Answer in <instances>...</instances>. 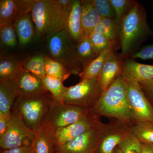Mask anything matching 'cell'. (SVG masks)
Instances as JSON below:
<instances>
[{"label":"cell","mask_w":153,"mask_h":153,"mask_svg":"<svg viewBox=\"0 0 153 153\" xmlns=\"http://www.w3.org/2000/svg\"><path fill=\"white\" fill-rule=\"evenodd\" d=\"M45 57L43 55H37L27 57L21 62L23 70L31 72L43 79L46 76L44 69Z\"/></svg>","instance_id":"cell-28"},{"label":"cell","mask_w":153,"mask_h":153,"mask_svg":"<svg viewBox=\"0 0 153 153\" xmlns=\"http://www.w3.org/2000/svg\"><path fill=\"white\" fill-rule=\"evenodd\" d=\"M36 131L25 123L19 113L11 110V117L5 131L0 137V147L2 150L29 146L34 138Z\"/></svg>","instance_id":"cell-5"},{"label":"cell","mask_w":153,"mask_h":153,"mask_svg":"<svg viewBox=\"0 0 153 153\" xmlns=\"http://www.w3.org/2000/svg\"><path fill=\"white\" fill-rule=\"evenodd\" d=\"M14 25L20 44L22 46H25L30 44L36 33V27L32 20L31 13L21 17Z\"/></svg>","instance_id":"cell-21"},{"label":"cell","mask_w":153,"mask_h":153,"mask_svg":"<svg viewBox=\"0 0 153 153\" xmlns=\"http://www.w3.org/2000/svg\"><path fill=\"white\" fill-rule=\"evenodd\" d=\"M47 43L51 57L63 63L71 74L79 75L83 67L76 56L75 44L66 29L49 35Z\"/></svg>","instance_id":"cell-4"},{"label":"cell","mask_w":153,"mask_h":153,"mask_svg":"<svg viewBox=\"0 0 153 153\" xmlns=\"http://www.w3.org/2000/svg\"><path fill=\"white\" fill-rule=\"evenodd\" d=\"M121 74L125 79L139 83L153 82V65L137 63L131 58H124Z\"/></svg>","instance_id":"cell-17"},{"label":"cell","mask_w":153,"mask_h":153,"mask_svg":"<svg viewBox=\"0 0 153 153\" xmlns=\"http://www.w3.org/2000/svg\"><path fill=\"white\" fill-rule=\"evenodd\" d=\"M81 14L82 1L72 0L67 18L66 29L75 45L82 38Z\"/></svg>","instance_id":"cell-18"},{"label":"cell","mask_w":153,"mask_h":153,"mask_svg":"<svg viewBox=\"0 0 153 153\" xmlns=\"http://www.w3.org/2000/svg\"><path fill=\"white\" fill-rule=\"evenodd\" d=\"M96 153V152H94V153Z\"/></svg>","instance_id":"cell-42"},{"label":"cell","mask_w":153,"mask_h":153,"mask_svg":"<svg viewBox=\"0 0 153 153\" xmlns=\"http://www.w3.org/2000/svg\"><path fill=\"white\" fill-rule=\"evenodd\" d=\"M54 101L49 92L32 96L18 97L12 109L21 115L30 128L36 131L45 121Z\"/></svg>","instance_id":"cell-3"},{"label":"cell","mask_w":153,"mask_h":153,"mask_svg":"<svg viewBox=\"0 0 153 153\" xmlns=\"http://www.w3.org/2000/svg\"><path fill=\"white\" fill-rule=\"evenodd\" d=\"M144 93L148 94L153 97V82L139 83Z\"/></svg>","instance_id":"cell-38"},{"label":"cell","mask_w":153,"mask_h":153,"mask_svg":"<svg viewBox=\"0 0 153 153\" xmlns=\"http://www.w3.org/2000/svg\"><path fill=\"white\" fill-rule=\"evenodd\" d=\"M23 70L22 63L12 55H1L0 80L13 81Z\"/></svg>","instance_id":"cell-22"},{"label":"cell","mask_w":153,"mask_h":153,"mask_svg":"<svg viewBox=\"0 0 153 153\" xmlns=\"http://www.w3.org/2000/svg\"><path fill=\"white\" fill-rule=\"evenodd\" d=\"M72 0H47L44 14L46 36L66 29Z\"/></svg>","instance_id":"cell-10"},{"label":"cell","mask_w":153,"mask_h":153,"mask_svg":"<svg viewBox=\"0 0 153 153\" xmlns=\"http://www.w3.org/2000/svg\"><path fill=\"white\" fill-rule=\"evenodd\" d=\"M100 122L98 116L91 110L72 124L56 129L57 146L64 144L89 130Z\"/></svg>","instance_id":"cell-12"},{"label":"cell","mask_w":153,"mask_h":153,"mask_svg":"<svg viewBox=\"0 0 153 153\" xmlns=\"http://www.w3.org/2000/svg\"><path fill=\"white\" fill-rule=\"evenodd\" d=\"M126 79L128 97L136 123H153V107L145 95L139 83Z\"/></svg>","instance_id":"cell-9"},{"label":"cell","mask_w":153,"mask_h":153,"mask_svg":"<svg viewBox=\"0 0 153 153\" xmlns=\"http://www.w3.org/2000/svg\"><path fill=\"white\" fill-rule=\"evenodd\" d=\"M105 124L100 122L89 130L64 144L57 146L61 153L95 152Z\"/></svg>","instance_id":"cell-8"},{"label":"cell","mask_w":153,"mask_h":153,"mask_svg":"<svg viewBox=\"0 0 153 153\" xmlns=\"http://www.w3.org/2000/svg\"><path fill=\"white\" fill-rule=\"evenodd\" d=\"M152 35L145 9L135 1L130 10L120 22L121 55L124 58H128L138 46Z\"/></svg>","instance_id":"cell-2"},{"label":"cell","mask_w":153,"mask_h":153,"mask_svg":"<svg viewBox=\"0 0 153 153\" xmlns=\"http://www.w3.org/2000/svg\"><path fill=\"white\" fill-rule=\"evenodd\" d=\"M44 69L46 75L58 78L63 82L71 75L63 63L48 56L44 59Z\"/></svg>","instance_id":"cell-25"},{"label":"cell","mask_w":153,"mask_h":153,"mask_svg":"<svg viewBox=\"0 0 153 153\" xmlns=\"http://www.w3.org/2000/svg\"><path fill=\"white\" fill-rule=\"evenodd\" d=\"M103 92L97 77L80 80L76 85L66 87L64 103L91 109Z\"/></svg>","instance_id":"cell-6"},{"label":"cell","mask_w":153,"mask_h":153,"mask_svg":"<svg viewBox=\"0 0 153 153\" xmlns=\"http://www.w3.org/2000/svg\"><path fill=\"white\" fill-rule=\"evenodd\" d=\"M112 51L114 50L112 49H106L101 52L94 60H92L79 73V75L80 80L97 77L104 65L107 57Z\"/></svg>","instance_id":"cell-24"},{"label":"cell","mask_w":153,"mask_h":153,"mask_svg":"<svg viewBox=\"0 0 153 153\" xmlns=\"http://www.w3.org/2000/svg\"><path fill=\"white\" fill-rule=\"evenodd\" d=\"M56 153H61L59 152H56Z\"/></svg>","instance_id":"cell-41"},{"label":"cell","mask_w":153,"mask_h":153,"mask_svg":"<svg viewBox=\"0 0 153 153\" xmlns=\"http://www.w3.org/2000/svg\"><path fill=\"white\" fill-rule=\"evenodd\" d=\"M92 50L98 56L101 52L107 49L117 50L113 44L100 34L93 33L89 37Z\"/></svg>","instance_id":"cell-30"},{"label":"cell","mask_w":153,"mask_h":153,"mask_svg":"<svg viewBox=\"0 0 153 153\" xmlns=\"http://www.w3.org/2000/svg\"><path fill=\"white\" fill-rule=\"evenodd\" d=\"M37 0H1L0 27L14 25L24 15L30 13Z\"/></svg>","instance_id":"cell-13"},{"label":"cell","mask_w":153,"mask_h":153,"mask_svg":"<svg viewBox=\"0 0 153 153\" xmlns=\"http://www.w3.org/2000/svg\"><path fill=\"white\" fill-rule=\"evenodd\" d=\"M112 153H123L122 151L118 147V146L115 149L114 151H113Z\"/></svg>","instance_id":"cell-40"},{"label":"cell","mask_w":153,"mask_h":153,"mask_svg":"<svg viewBox=\"0 0 153 153\" xmlns=\"http://www.w3.org/2000/svg\"><path fill=\"white\" fill-rule=\"evenodd\" d=\"M98 116L112 117L123 122L131 123L134 116L129 102L126 81L120 74L90 109Z\"/></svg>","instance_id":"cell-1"},{"label":"cell","mask_w":153,"mask_h":153,"mask_svg":"<svg viewBox=\"0 0 153 153\" xmlns=\"http://www.w3.org/2000/svg\"><path fill=\"white\" fill-rule=\"evenodd\" d=\"M123 153H142V143L131 131L119 145Z\"/></svg>","instance_id":"cell-32"},{"label":"cell","mask_w":153,"mask_h":153,"mask_svg":"<svg viewBox=\"0 0 153 153\" xmlns=\"http://www.w3.org/2000/svg\"><path fill=\"white\" fill-rule=\"evenodd\" d=\"M131 131L142 143L153 146V123H136L132 125Z\"/></svg>","instance_id":"cell-29"},{"label":"cell","mask_w":153,"mask_h":153,"mask_svg":"<svg viewBox=\"0 0 153 153\" xmlns=\"http://www.w3.org/2000/svg\"><path fill=\"white\" fill-rule=\"evenodd\" d=\"M93 33L105 37L114 45L117 50L120 48L119 37V23L116 19L102 18Z\"/></svg>","instance_id":"cell-20"},{"label":"cell","mask_w":153,"mask_h":153,"mask_svg":"<svg viewBox=\"0 0 153 153\" xmlns=\"http://www.w3.org/2000/svg\"><path fill=\"white\" fill-rule=\"evenodd\" d=\"M142 153H153V146L142 143Z\"/></svg>","instance_id":"cell-39"},{"label":"cell","mask_w":153,"mask_h":153,"mask_svg":"<svg viewBox=\"0 0 153 153\" xmlns=\"http://www.w3.org/2000/svg\"><path fill=\"white\" fill-rule=\"evenodd\" d=\"M30 147V153H56L57 152L56 129L45 121L36 131Z\"/></svg>","instance_id":"cell-14"},{"label":"cell","mask_w":153,"mask_h":153,"mask_svg":"<svg viewBox=\"0 0 153 153\" xmlns=\"http://www.w3.org/2000/svg\"><path fill=\"white\" fill-rule=\"evenodd\" d=\"M30 146L2 150L1 153H30Z\"/></svg>","instance_id":"cell-37"},{"label":"cell","mask_w":153,"mask_h":153,"mask_svg":"<svg viewBox=\"0 0 153 153\" xmlns=\"http://www.w3.org/2000/svg\"><path fill=\"white\" fill-rule=\"evenodd\" d=\"M45 88L52 95L55 101L61 103H64V96L66 87L61 79L47 76L43 79Z\"/></svg>","instance_id":"cell-27"},{"label":"cell","mask_w":153,"mask_h":153,"mask_svg":"<svg viewBox=\"0 0 153 153\" xmlns=\"http://www.w3.org/2000/svg\"><path fill=\"white\" fill-rule=\"evenodd\" d=\"M101 19L92 0L82 1L81 27L82 37L89 38Z\"/></svg>","instance_id":"cell-19"},{"label":"cell","mask_w":153,"mask_h":153,"mask_svg":"<svg viewBox=\"0 0 153 153\" xmlns=\"http://www.w3.org/2000/svg\"><path fill=\"white\" fill-rule=\"evenodd\" d=\"M90 111L86 108L61 103L54 100L45 121L57 129L74 123L87 114Z\"/></svg>","instance_id":"cell-7"},{"label":"cell","mask_w":153,"mask_h":153,"mask_svg":"<svg viewBox=\"0 0 153 153\" xmlns=\"http://www.w3.org/2000/svg\"><path fill=\"white\" fill-rule=\"evenodd\" d=\"M131 123L119 120L114 123L105 124L95 152L112 153L131 131Z\"/></svg>","instance_id":"cell-11"},{"label":"cell","mask_w":153,"mask_h":153,"mask_svg":"<svg viewBox=\"0 0 153 153\" xmlns=\"http://www.w3.org/2000/svg\"><path fill=\"white\" fill-rule=\"evenodd\" d=\"M11 117V111L7 113H0V137L5 131Z\"/></svg>","instance_id":"cell-36"},{"label":"cell","mask_w":153,"mask_h":153,"mask_svg":"<svg viewBox=\"0 0 153 153\" xmlns=\"http://www.w3.org/2000/svg\"><path fill=\"white\" fill-rule=\"evenodd\" d=\"M12 81L18 97L32 96L49 92L44 86L43 79L25 70H22Z\"/></svg>","instance_id":"cell-15"},{"label":"cell","mask_w":153,"mask_h":153,"mask_svg":"<svg viewBox=\"0 0 153 153\" xmlns=\"http://www.w3.org/2000/svg\"><path fill=\"white\" fill-rule=\"evenodd\" d=\"M102 18L116 19L115 12L109 0H92Z\"/></svg>","instance_id":"cell-34"},{"label":"cell","mask_w":153,"mask_h":153,"mask_svg":"<svg viewBox=\"0 0 153 153\" xmlns=\"http://www.w3.org/2000/svg\"><path fill=\"white\" fill-rule=\"evenodd\" d=\"M17 97L13 81L0 80V113L11 112Z\"/></svg>","instance_id":"cell-23"},{"label":"cell","mask_w":153,"mask_h":153,"mask_svg":"<svg viewBox=\"0 0 153 153\" xmlns=\"http://www.w3.org/2000/svg\"><path fill=\"white\" fill-rule=\"evenodd\" d=\"M124 58L121 55L116 54L112 51L107 57L97 79L103 91L112 84L120 74H121L123 62Z\"/></svg>","instance_id":"cell-16"},{"label":"cell","mask_w":153,"mask_h":153,"mask_svg":"<svg viewBox=\"0 0 153 153\" xmlns=\"http://www.w3.org/2000/svg\"><path fill=\"white\" fill-rule=\"evenodd\" d=\"M131 59L140 58L142 60L153 59V44L142 47L140 50L131 55Z\"/></svg>","instance_id":"cell-35"},{"label":"cell","mask_w":153,"mask_h":153,"mask_svg":"<svg viewBox=\"0 0 153 153\" xmlns=\"http://www.w3.org/2000/svg\"><path fill=\"white\" fill-rule=\"evenodd\" d=\"M17 35L15 25H4L0 27V39L3 46L13 48L17 44Z\"/></svg>","instance_id":"cell-31"},{"label":"cell","mask_w":153,"mask_h":153,"mask_svg":"<svg viewBox=\"0 0 153 153\" xmlns=\"http://www.w3.org/2000/svg\"><path fill=\"white\" fill-rule=\"evenodd\" d=\"M75 51L83 69L97 56L92 50L88 37H82V39L75 44Z\"/></svg>","instance_id":"cell-26"},{"label":"cell","mask_w":153,"mask_h":153,"mask_svg":"<svg viewBox=\"0 0 153 153\" xmlns=\"http://www.w3.org/2000/svg\"><path fill=\"white\" fill-rule=\"evenodd\" d=\"M113 7L116 19L120 24L121 20L129 12L135 1L133 0H109Z\"/></svg>","instance_id":"cell-33"}]
</instances>
